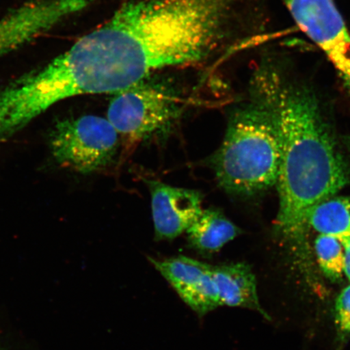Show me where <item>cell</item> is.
Returning <instances> with one entry per match:
<instances>
[{"label":"cell","instance_id":"1","mask_svg":"<svg viewBox=\"0 0 350 350\" xmlns=\"http://www.w3.org/2000/svg\"><path fill=\"white\" fill-rule=\"evenodd\" d=\"M248 0H129L86 34L104 94L213 58L237 39Z\"/></svg>","mask_w":350,"mask_h":350},{"label":"cell","instance_id":"2","mask_svg":"<svg viewBox=\"0 0 350 350\" xmlns=\"http://www.w3.org/2000/svg\"><path fill=\"white\" fill-rule=\"evenodd\" d=\"M295 72L286 59L266 57L250 83L272 109L281 135L278 230L308 272L306 219L316 205L347 185L349 173L316 93Z\"/></svg>","mask_w":350,"mask_h":350},{"label":"cell","instance_id":"3","mask_svg":"<svg viewBox=\"0 0 350 350\" xmlns=\"http://www.w3.org/2000/svg\"><path fill=\"white\" fill-rule=\"evenodd\" d=\"M230 113L224 141L213 159L219 185L235 196H252L277 185L281 135L274 113L256 88Z\"/></svg>","mask_w":350,"mask_h":350},{"label":"cell","instance_id":"4","mask_svg":"<svg viewBox=\"0 0 350 350\" xmlns=\"http://www.w3.org/2000/svg\"><path fill=\"white\" fill-rule=\"evenodd\" d=\"M152 77L115 94L109 105L108 120L131 141L167 129L182 112V99L172 83Z\"/></svg>","mask_w":350,"mask_h":350},{"label":"cell","instance_id":"5","mask_svg":"<svg viewBox=\"0 0 350 350\" xmlns=\"http://www.w3.org/2000/svg\"><path fill=\"white\" fill-rule=\"evenodd\" d=\"M120 134L107 118L84 116L59 121L49 135L51 154L64 168L91 174L115 159Z\"/></svg>","mask_w":350,"mask_h":350},{"label":"cell","instance_id":"6","mask_svg":"<svg viewBox=\"0 0 350 350\" xmlns=\"http://www.w3.org/2000/svg\"><path fill=\"white\" fill-rule=\"evenodd\" d=\"M301 31L323 52L350 93V31L334 0H282Z\"/></svg>","mask_w":350,"mask_h":350},{"label":"cell","instance_id":"7","mask_svg":"<svg viewBox=\"0 0 350 350\" xmlns=\"http://www.w3.org/2000/svg\"><path fill=\"white\" fill-rule=\"evenodd\" d=\"M90 3V0H34L16 8L0 20V57L50 31Z\"/></svg>","mask_w":350,"mask_h":350},{"label":"cell","instance_id":"8","mask_svg":"<svg viewBox=\"0 0 350 350\" xmlns=\"http://www.w3.org/2000/svg\"><path fill=\"white\" fill-rule=\"evenodd\" d=\"M148 260L200 317L220 306L213 277V265L183 256L163 260Z\"/></svg>","mask_w":350,"mask_h":350},{"label":"cell","instance_id":"9","mask_svg":"<svg viewBox=\"0 0 350 350\" xmlns=\"http://www.w3.org/2000/svg\"><path fill=\"white\" fill-rule=\"evenodd\" d=\"M157 240H172L185 233L202 212L200 192L147 181Z\"/></svg>","mask_w":350,"mask_h":350},{"label":"cell","instance_id":"10","mask_svg":"<svg viewBox=\"0 0 350 350\" xmlns=\"http://www.w3.org/2000/svg\"><path fill=\"white\" fill-rule=\"evenodd\" d=\"M213 277L220 306L256 310L271 321L260 303L256 275L250 265L239 262L213 266Z\"/></svg>","mask_w":350,"mask_h":350},{"label":"cell","instance_id":"11","mask_svg":"<svg viewBox=\"0 0 350 350\" xmlns=\"http://www.w3.org/2000/svg\"><path fill=\"white\" fill-rule=\"evenodd\" d=\"M186 233L192 248L210 256L237 238L241 230L219 210L208 208L202 210Z\"/></svg>","mask_w":350,"mask_h":350},{"label":"cell","instance_id":"12","mask_svg":"<svg viewBox=\"0 0 350 350\" xmlns=\"http://www.w3.org/2000/svg\"><path fill=\"white\" fill-rule=\"evenodd\" d=\"M308 228L345 243L350 240V196H331L314 206L306 219Z\"/></svg>","mask_w":350,"mask_h":350},{"label":"cell","instance_id":"13","mask_svg":"<svg viewBox=\"0 0 350 350\" xmlns=\"http://www.w3.org/2000/svg\"><path fill=\"white\" fill-rule=\"evenodd\" d=\"M319 269L334 283L343 281L345 275V245L332 236L319 234L314 244Z\"/></svg>","mask_w":350,"mask_h":350},{"label":"cell","instance_id":"14","mask_svg":"<svg viewBox=\"0 0 350 350\" xmlns=\"http://www.w3.org/2000/svg\"><path fill=\"white\" fill-rule=\"evenodd\" d=\"M335 325L339 340L350 338V284L343 288L335 304Z\"/></svg>","mask_w":350,"mask_h":350},{"label":"cell","instance_id":"15","mask_svg":"<svg viewBox=\"0 0 350 350\" xmlns=\"http://www.w3.org/2000/svg\"><path fill=\"white\" fill-rule=\"evenodd\" d=\"M345 245V275L350 282V240L344 243Z\"/></svg>","mask_w":350,"mask_h":350}]
</instances>
